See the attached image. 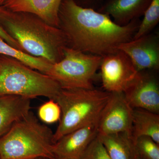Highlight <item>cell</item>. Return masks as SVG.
Instances as JSON below:
<instances>
[{"label":"cell","mask_w":159,"mask_h":159,"mask_svg":"<svg viewBox=\"0 0 159 159\" xmlns=\"http://www.w3.org/2000/svg\"><path fill=\"white\" fill-rule=\"evenodd\" d=\"M58 16L68 47L102 57L116 53L122 44L132 39L141 22L137 19L120 26L107 15L81 7L74 0H62Z\"/></svg>","instance_id":"1"},{"label":"cell","mask_w":159,"mask_h":159,"mask_svg":"<svg viewBox=\"0 0 159 159\" xmlns=\"http://www.w3.org/2000/svg\"><path fill=\"white\" fill-rule=\"evenodd\" d=\"M0 25L27 54L51 64L63 58L68 47L61 29L28 12L14 11L0 6Z\"/></svg>","instance_id":"2"},{"label":"cell","mask_w":159,"mask_h":159,"mask_svg":"<svg viewBox=\"0 0 159 159\" xmlns=\"http://www.w3.org/2000/svg\"><path fill=\"white\" fill-rule=\"evenodd\" d=\"M53 135L30 111L0 138V159H55Z\"/></svg>","instance_id":"3"},{"label":"cell","mask_w":159,"mask_h":159,"mask_svg":"<svg viewBox=\"0 0 159 159\" xmlns=\"http://www.w3.org/2000/svg\"><path fill=\"white\" fill-rule=\"evenodd\" d=\"M111 93L98 89L61 88L54 99L61 110V117L54 133V143L73 131L96 122Z\"/></svg>","instance_id":"4"},{"label":"cell","mask_w":159,"mask_h":159,"mask_svg":"<svg viewBox=\"0 0 159 159\" xmlns=\"http://www.w3.org/2000/svg\"><path fill=\"white\" fill-rule=\"evenodd\" d=\"M56 81L17 60L0 55V97L54 99L61 89Z\"/></svg>","instance_id":"5"},{"label":"cell","mask_w":159,"mask_h":159,"mask_svg":"<svg viewBox=\"0 0 159 159\" xmlns=\"http://www.w3.org/2000/svg\"><path fill=\"white\" fill-rule=\"evenodd\" d=\"M102 57L67 47L63 58L51 64L46 74L61 88H94L93 81Z\"/></svg>","instance_id":"6"},{"label":"cell","mask_w":159,"mask_h":159,"mask_svg":"<svg viewBox=\"0 0 159 159\" xmlns=\"http://www.w3.org/2000/svg\"><path fill=\"white\" fill-rule=\"evenodd\" d=\"M99 69L102 87L110 93H124L139 72L128 56L119 50L102 57Z\"/></svg>","instance_id":"7"},{"label":"cell","mask_w":159,"mask_h":159,"mask_svg":"<svg viewBox=\"0 0 159 159\" xmlns=\"http://www.w3.org/2000/svg\"><path fill=\"white\" fill-rule=\"evenodd\" d=\"M133 110L123 93H111L98 119L97 134L131 133Z\"/></svg>","instance_id":"8"},{"label":"cell","mask_w":159,"mask_h":159,"mask_svg":"<svg viewBox=\"0 0 159 159\" xmlns=\"http://www.w3.org/2000/svg\"><path fill=\"white\" fill-rule=\"evenodd\" d=\"M155 70L140 71L123 93L133 109L159 113V82Z\"/></svg>","instance_id":"9"},{"label":"cell","mask_w":159,"mask_h":159,"mask_svg":"<svg viewBox=\"0 0 159 159\" xmlns=\"http://www.w3.org/2000/svg\"><path fill=\"white\" fill-rule=\"evenodd\" d=\"M119 49L130 58L138 72L158 70L159 68V36L151 33L123 43Z\"/></svg>","instance_id":"10"},{"label":"cell","mask_w":159,"mask_h":159,"mask_svg":"<svg viewBox=\"0 0 159 159\" xmlns=\"http://www.w3.org/2000/svg\"><path fill=\"white\" fill-rule=\"evenodd\" d=\"M98 120L66 134L55 142L52 147L55 159H80L97 136Z\"/></svg>","instance_id":"11"},{"label":"cell","mask_w":159,"mask_h":159,"mask_svg":"<svg viewBox=\"0 0 159 159\" xmlns=\"http://www.w3.org/2000/svg\"><path fill=\"white\" fill-rule=\"evenodd\" d=\"M152 0H105L97 11L124 26L142 16Z\"/></svg>","instance_id":"12"},{"label":"cell","mask_w":159,"mask_h":159,"mask_svg":"<svg viewBox=\"0 0 159 159\" xmlns=\"http://www.w3.org/2000/svg\"><path fill=\"white\" fill-rule=\"evenodd\" d=\"M62 0H8L3 7L14 11L28 12L59 28L58 13Z\"/></svg>","instance_id":"13"},{"label":"cell","mask_w":159,"mask_h":159,"mask_svg":"<svg viewBox=\"0 0 159 159\" xmlns=\"http://www.w3.org/2000/svg\"><path fill=\"white\" fill-rule=\"evenodd\" d=\"M31 99L16 96L0 97V138L31 111Z\"/></svg>","instance_id":"14"},{"label":"cell","mask_w":159,"mask_h":159,"mask_svg":"<svg viewBox=\"0 0 159 159\" xmlns=\"http://www.w3.org/2000/svg\"><path fill=\"white\" fill-rule=\"evenodd\" d=\"M97 136L112 159H137L134 139L131 133L124 132Z\"/></svg>","instance_id":"15"},{"label":"cell","mask_w":159,"mask_h":159,"mask_svg":"<svg viewBox=\"0 0 159 159\" xmlns=\"http://www.w3.org/2000/svg\"><path fill=\"white\" fill-rule=\"evenodd\" d=\"M131 134L134 139L141 136L150 137L159 144V114L142 109H134Z\"/></svg>","instance_id":"16"},{"label":"cell","mask_w":159,"mask_h":159,"mask_svg":"<svg viewBox=\"0 0 159 159\" xmlns=\"http://www.w3.org/2000/svg\"><path fill=\"white\" fill-rule=\"evenodd\" d=\"M0 55L11 57L29 67L46 74L51 64L43 58L34 57L16 49L0 37Z\"/></svg>","instance_id":"17"},{"label":"cell","mask_w":159,"mask_h":159,"mask_svg":"<svg viewBox=\"0 0 159 159\" xmlns=\"http://www.w3.org/2000/svg\"><path fill=\"white\" fill-rule=\"evenodd\" d=\"M138 30L133 39L151 33L159 22V0H152L143 14Z\"/></svg>","instance_id":"18"},{"label":"cell","mask_w":159,"mask_h":159,"mask_svg":"<svg viewBox=\"0 0 159 159\" xmlns=\"http://www.w3.org/2000/svg\"><path fill=\"white\" fill-rule=\"evenodd\" d=\"M134 139L138 156L142 159H159V144L153 139L146 136Z\"/></svg>","instance_id":"19"},{"label":"cell","mask_w":159,"mask_h":159,"mask_svg":"<svg viewBox=\"0 0 159 159\" xmlns=\"http://www.w3.org/2000/svg\"><path fill=\"white\" fill-rule=\"evenodd\" d=\"M38 115L39 120L46 124H52L59 121L61 117V110L54 99L49 100L39 108Z\"/></svg>","instance_id":"20"},{"label":"cell","mask_w":159,"mask_h":159,"mask_svg":"<svg viewBox=\"0 0 159 159\" xmlns=\"http://www.w3.org/2000/svg\"><path fill=\"white\" fill-rule=\"evenodd\" d=\"M80 159H112L98 136L90 143Z\"/></svg>","instance_id":"21"},{"label":"cell","mask_w":159,"mask_h":159,"mask_svg":"<svg viewBox=\"0 0 159 159\" xmlns=\"http://www.w3.org/2000/svg\"><path fill=\"white\" fill-rule=\"evenodd\" d=\"M77 5L84 7L97 10L105 0H74Z\"/></svg>","instance_id":"22"},{"label":"cell","mask_w":159,"mask_h":159,"mask_svg":"<svg viewBox=\"0 0 159 159\" xmlns=\"http://www.w3.org/2000/svg\"><path fill=\"white\" fill-rule=\"evenodd\" d=\"M0 37L2 38L5 41L11 45V46H13L14 48L23 51L18 43L15 40L5 31L1 25H0Z\"/></svg>","instance_id":"23"},{"label":"cell","mask_w":159,"mask_h":159,"mask_svg":"<svg viewBox=\"0 0 159 159\" xmlns=\"http://www.w3.org/2000/svg\"><path fill=\"white\" fill-rule=\"evenodd\" d=\"M8 0H0V6H2Z\"/></svg>","instance_id":"24"},{"label":"cell","mask_w":159,"mask_h":159,"mask_svg":"<svg viewBox=\"0 0 159 159\" xmlns=\"http://www.w3.org/2000/svg\"><path fill=\"white\" fill-rule=\"evenodd\" d=\"M137 159H142L141 158H140V157L138 156V157H137Z\"/></svg>","instance_id":"25"},{"label":"cell","mask_w":159,"mask_h":159,"mask_svg":"<svg viewBox=\"0 0 159 159\" xmlns=\"http://www.w3.org/2000/svg\"><path fill=\"white\" fill-rule=\"evenodd\" d=\"M43 158H39V159H43Z\"/></svg>","instance_id":"26"},{"label":"cell","mask_w":159,"mask_h":159,"mask_svg":"<svg viewBox=\"0 0 159 159\" xmlns=\"http://www.w3.org/2000/svg\"></svg>","instance_id":"27"}]
</instances>
